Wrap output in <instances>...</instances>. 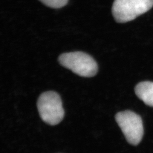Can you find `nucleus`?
Wrapping results in <instances>:
<instances>
[{
  "mask_svg": "<svg viewBox=\"0 0 153 153\" xmlns=\"http://www.w3.org/2000/svg\"><path fill=\"white\" fill-rule=\"evenodd\" d=\"M153 0H114L112 13L116 22L125 23L150 10Z\"/></svg>",
  "mask_w": 153,
  "mask_h": 153,
  "instance_id": "nucleus-3",
  "label": "nucleus"
},
{
  "mask_svg": "<svg viewBox=\"0 0 153 153\" xmlns=\"http://www.w3.org/2000/svg\"><path fill=\"white\" fill-rule=\"evenodd\" d=\"M135 92L138 98L146 105L153 107V82L146 81L139 83Z\"/></svg>",
  "mask_w": 153,
  "mask_h": 153,
  "instance_id": "nucleus-5",
  "label": "nucleus"
},
{
  "mask_svg": "<svg viewBox=\"0 0 153 153\" xmlns=\"http://www.w3.org/2000/svg\"><path fill=\"white\" fill-rule=\"evenodd\" d=\"M37 105L41 118L47 124L55 125L64 118L65 111L62 101L56 92L49 91L41 94Z\"/></svg>",
  "mask_w": 153,
  "mask_h": 153,
  "instance_id": "nucleus-2",
  "label": "nucleus"
},
{
  "mask_svg": "<svg viewBox=\"0 0 153 153\" xmlns=\"http://www.w3.org/2000/svg\"><path fill=\"white\" fill-rule=\"evenodd\" d=\"M59 62L62 66L79 76L92 77L97 74L98 65L95 60L84 52H69L61 54Z\"/></svg>",
  "mask_w": 153,
  "mask_h": 153,
  "instance_id": "nucleus-1",
  "label": "nucleus"
},
{
  "mask_svg": "<svg viewBox=\"0 0 153 153\" xmlns=\"http://www.w3.org/2000/svg\"><path fill=\"white\" fill-rule=\"evenodd\" d=\"M116 120L126 141L136 146L141 141L144 128L141 117L130 110L121 111L116 114Z\"/></svg>",
  "mask_w": 153,
  "mask_h": 153,
  "instance_id": "nucleus-4",
  "label": "nucleus"
},
{
  "mask_svg": "<svg viewBox=\"0 0 153 153\" xmlns=\"http://www.w3.org/2000/svg\"><path fill=\"white\" fill-rule=\"evenodd\" d=\"M49 7L58 9L63 7L67 4L68 0H39Z\"/></svg>",
  "mask_w": 153,
  "mask_h": 153,
  "instance_id": "nucleus-6",
  "label": "nucleus"
}]
</instances>
